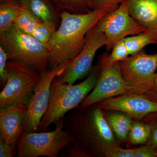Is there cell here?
<instances>
[{
    "label": "cell",
    "mask_w": 157,
    "mask_h": 157,
    "mask_svg": "<svg viewBox=\"0 0 157 157\" xmlns=\"http://www.w3.org/2000/svg\"><path fill=\"white\" fill-rule=\"evenodd\" d=\"M28 106L12 105L0 109V137L16 147L23 132Z\"/></svg>",
    "instance_id": "cell-12"
},
{
    "label": "cell",
    "mask_w": 157,
    "mask_h": 157,
    "mask_svg": "<svg viewBox=\"0 0 157 157\" xmlns=\"http://www.w3.org/2000/svg\"><path fill=\"white\" fill-rule=\"evenodd\" d=\"M112 11L102 9L85 14L62 11L60 25L48 46L52 67L64 63L77 56L84 46L88 33Z\"/></svg>",
    "instance_id": "cell-1"
},
{
    "label": "cell",
    "mask_w": 157,
    "mask_h": 157,
    "mask_svg": "<svg viewBox=\"0 0 157 157\" xmlns=\"http://www.w3.org/2000/svg\"><path fill=\"white\" fill-rule=\"evenodd\" d=\"M60 11L85 14L93 11L90 0H52Z\"/></svg>",
    "instance_id": "cell-20"
},
{
    "label": "cell",
    "mask_w": 157,
    "mask_h": 157,
    "mask_svg": "<svg viewBox=\"0 0 157 157\" xmlns=\"http://www.w3.org/2000/svg\"><path fill=\"white\" fill-rule=\"evenodd\" d=\"M109 124L120 140H124L129 135L132 122L131 118L121 114H113L108 118Z\"/></svg>",
    "instance_id": "cell-18"
},
{
    "label": "cell",
    "mask_w": 157,
    "mask_h": 157,
    "mask_svg": "<svg viewBox=\"0 0 157 157\" xmlns=\"http://www.w3.org/2000/svg\"><path fill=\"white\" fill-rule=\"evenodd\" d=\"M151 134V127L140 123L132 124L129 133L130 141L134 144H141L147 142Z\"/></svg>",
    "instance_id": "cell-22"
},
{
    "label": "cell",
    "mask_w": 157,
    "mask_h": 157,
    "mask_svg": "<svg viewBox=\"0 0 157 157\" xmlns=\"http://www.w3.org/2000/svg\"><path fill=\"white\" fill-rule=\"evenodd\" d=\"M135 149L121 148L114 144H109L104 149V155L108 157H134Z\"/></svg>",
    "instance_id": "cell-24"
},
{
    "label": "cell",
    "mask_w": 157,
    "mask_h": 157,
    "mask_svg": "<svg viewBox=\"0 0 157 157\" xmlns=\"http://www.w3.org/2000/svg\"><path fill=\"white\" fill-rule=\"evenodd\" d=\"M150 144L154 147H157V127L152 134L150 140Z\"/></svg>",
    "instance_id": "cell-29"
},
{
    "label": "cell",
    "mask_w": 157,
    "mask_h": 157,
    "mask_svg": "<svg viewBox=\"0 0 157 157\" xmlns=\"http://www.w3.org/2000/svg\"><path fill=\"white\" fill-rule=\"evenodd\" d=\"M68 62L60 65H54L40 74V81L28 105L23 125L24 132H36L39 130L41 121L48 108L52 81L63 72Z\"/></svg>",
    "instance_id": "cell-7"
},
{
    "label": "cell",
    "mask_w": 157,
    "mask_h": 157,
    "mask_svg": "<svg viewBox=\"0 0 157 157\" xmlns=\"http://www.w3.org/2000/svg\"><path fill=\"white\" fill-rule=\"evenodd\" d=\"M144 94L152 101L157 102V94L156 93L153 92L152 91H150L148 92L147 93Z\"/></svg>",
    "instance_id": "cell-30"
},
{
    "label": "cell",
    "mask_w": 157,
    "mask_h": 157,
    "mask_svg": "<svg viewBox=\"0 0 157 157\" xmlns=\"http://www.w3.org/2000/svg\"><path fill=\"white\" fill-rule=\"evenodd\" d=\"M21 6L32 12L42 21L57 25L60 18L59 10L52 0H19Z\"/></svg>",
    "instance_id": "cell-14"
},
{
    "label": "cell",
    "mask_w": 157,
    "mask_h": 157,
    "mask_svg": "<svg viewBox=\"0 0 157 157\" xmlns=\"http://www.w3.org/2000/svg\"><path fill=\"white\" fill-rule=\"evenodd\" d=\"M156 150H157V149H156Z\"/></svg>",
    "instance_id": "cell-32"
},
{
    "label": "cell",
    "mask_w": 157,
    "mask_h": 157,
    "mask_svg": "<svg viewBox=\"0 0 157 157\" xmlns=\"http://www.w3.org/2000/svg\"><path fill=\"white\" fill-rule=\"evenodd\" d=\"M100 73L98 65L85 80L76 85L60 81L56 76L52 83L48 109L38 130L46 131L52 124L64 117L70 110L78 107L95 86Z\"/></svg>",
    "instance_id": "cell-2"
},
{
    "label": "cell",
    "mask_w": 157,
    "mask_h": 157,
    "mask_svg": "<svg viewBox=\"0 0 157 157\" xmlns=\"http://www.w3.org/2000/svg\"><path fill=\"white\" fill-rule=\"evenodd\" d=\"M8 80L0 94V108L24 104L28 106L41 78L39 72L17 61L7 62Z\"/></svg>",
    "instance_id": "cell-5"
},
{
    "label": "cell",
    "mask_w": 157,
    "mask_h": 157,
    "mask_svg": "<svg viewBox=\"0 0 157 157\" xmlns=\"http://www.w3.org/2000/svg\"><path fill=\"white\" fill-rule=\"evenodd\" d=\"M111 51L110 54H103L100 58V60L106 64L111 65L124 59L129 56L128 51L124 39L117 42Z\"/></svg>",
    "instance_id": "cell-21"
},
{
    "label": "cell",
    "mask_w": 157,
    "mask_h": 157,
    "mask_svg": "<svg viewBox=\"0 0 157 157\" xmlns=\"http://www.w3.org/2000/svg\"><path fill=\"white\" fill-rule=\"evenodd\" d=\"M56 27L52 23L42 21L31 35L48 48L51 39L56 32Z\"/></svg>",
    "instance_id": "cell-23"
},
{
    "label": "cell",
    "mask_w": 157,
    "mask_h": 157,
    "mask_svg": "<svg viewBox=\"0 0 157 157\" xmlns=\"http://www.w3.org/2000/svg\"><path fill=\"white\" fill-rule=\"evenodd\" d=\"M100 76L92 92L79 107H86L117 96L128 94L126 85L121 74L120 62L107 65L99 60Z\"/></svg>",
    "instance_id": "cell-10"
},
{
    "label": "cell",
    "mask_w": 157,
    "mask_h": 157,
    "mask_svg": "<svg viewBox=\"0 0 157 157\" xmlns=\"http://www.w3.org/2000/svg\"><path fill=\"white\" fill-rule=\"evenodd\" d=\"M42 21L32 12L24 8L14 19L13 25L25 33L32 35Z\"/></svg>",
    "instance_id": "cell-19"
},
{
    "label": "cell",
    "mask_w": 157,
    "mask_h": 157,
    "mask_svg": "<svg viewBox=\"0 0 157 157\" xmlns=\"http://www.w3.org/2000/svg\"><path fill=\"white\" fill-rule=\"evenodd\" d=\"M124 0H90L93 10L102 9H110L114 10Z\"/></svg>",
    "instance_id": "cell-25"
},
{
    "label": "cell",
    "mask_w": 157,
    "mask_h": 157,
    "mask_svg": "<svg viewBox=\"0 0 157 157\" xmlns=\"http://www.w3.org/2000/svg\"><path fill=\"white\" fill-rule=\"evenodd\" d=\"M17 154V148L15 146L0 137V157H13Z\"/></svg>",
    "instance_id": "cell-27"
},
{
    "label": "cell",
    "mask_w": 157,
    "mask_h": 157,
    "mask_svg": "<svg viewBox=\"0 0 157 157\" xmlns=\"http://www.w3.org/2000/svg\"><path fill=\"white\" fill-rule=\"evenodd\" d=\"M50 132L23 131L17 144V157H57L62 149L73 143L74 138L64 126L63 118L56 121Z\"/></svg>",
    "instance_id": "cell-4"
},
{
    "label": "cell",
    "mask_w": 157,
    "mask_h": 157,
    "mask_svg": "<svg viewBox=\"0 0 157 157\" xmlns=\"http://www.w3.org/2000/svg\"><path fill=\"white\" fill-rule=\"evenodd\" d=\"M24 9L19 0H0V33L13 25L14 19Z\"/></svg>",
    "instance_id": "cell-15"
},
{
    "label": "cell",
    "mask_w": 157,
    "mask_h": 157,
    "mask_svg": "<svg viewBox=\"0 0 157 157\" xmlns=\"http://www.w3.org/2000/svg\"><path fill=\"white\" fill-rule=\"evenodd\" d=\"M156 149L150 146H144L136 149L134 157H157Z\"/></svg>",
    "instance_id": "cell-28"
},
{
    "label": "cell",
    "mask_w": 157,
    "mask_h": 157,
    "mask_svg": "<svg viewBox=\"0 0 157 157\" xmlns=\"http://www.w3.org/2000/svg\"><path fill=\"white\" fill-rule=\"evenodd\" d=\"M106 45L105 36L96 25L88 33L84 46L78 56L69 61L63 72L57 78L60 81L73 84L90 71L96 53Z\"/></svg>",
    "instance_id": "cell-9"
},
{
    "label": "cell",
    "mask_w": 157,
    "mask_h": 157,
    "mask_svg": "<svg viewBox=\"0 0 157 157\" xmlns=\"http://www.w3.org/2000/svg\"><path fill=\"white\" fill-rule=\"evenodd\" d=\"M151 91L157 94V70L155 77L154 85L153 89Z\"/></svg>",
    "instance_id": "cell-31"
},
{
    "label": "cell",
    "mask_w": 157,
    "mask_h": 157,
    "mask_svg": "<svg viewBox=\"0 0 157 157\" xmlns=\"http://www.w3.org/2000/svg\"><path fill=\"white\" fill-rule=\"evenodd\" d=\"M120 62L121 74L128 94H145L151 90L157 70V53L143 50Z\"/></svg>",
    "instance_id": "cell-6"
},
{
    "label": "cell",
    "mask_w": 157,
    "mask_h": 157,
    "mask_svg": "<svg viewBox=\"0 0 157 157\" xmlns=\"http://www.w3.org/2000/svg\"><path fill=\"white\" fill-rule=\"evenodd\" d=\"M124 39L129 55H132L143 50L147 45L157 44V34L151 31H145Z\"/></svg>",
    "instance_id": "cell-16"
},
{
    "label": "cell",
    "mask_w": 157,
    "mask_h": 157,
    "mask_svg": "<svg viewBox=\"0 0 157 157\" xmlns=\"http://www.w3.org/2000/svg\"><path fill=\"white\" fill-rule=\"evenodd\" d=\"M130 14L145 31L157 34V0H128Z\"/></svg>",
    "instance_id": "cell-13"
},
{
    "label": "cell",
    "mask_w": 157,
    "mask_h": 157,
    "mask_svg": "<svg viewBox=\"0 0 157 157\" xmlns=\"http://www.w3.org/2000/svg\"><path fill=\"white\" fill-rule=\"evenodd\" d=\"M97 26L106 39V50L109 51L121 39L145 31L132 17L128 0H124L117 9L106 14Z\"/></svg>",
    "instance_id": "cell-8"
},
{
    "label": "cell",
    "mask_w": 157,
    "mask_h": 157,
    "mask_svg": "<svg viewBox=\"0 0 157 157\" xmlns=\"http://www.w3.org/2000/svg\"><path fill=\"white\" fill-rule=\"evenodd\" d=\"M9 56L6 50L1 46L0 47V78L1 83L6 84L8 80V74L7 72V62Z\"/></svg>",
    "instance_id": "cell-26"
},
{
    "label": "cell",
    "mask_w": 157,
    "mask_h": 157,
    "mask_svg": "<svg viewBox=\"0 0 157 157\" xmlns=\"http://www.w3.org/2000/svg\"><path fill=\"white\" fill-rule=\"evenodd\" d=\"M96 107L102 110L121 111L138 119L157 113V102L144 94H124L101 101Z\"/></svg>",
    "instance_id": "cell-11"
},
{
    "label": "cell",
    "mask_w": 157,
    "mask_h": 157,
    "mask_svg": "<svg viewBox=\"0 0 157 157\" xmlns=\"http://www.w3.org/2000/svg\"><path fill=\"white\" fill-rule=\"evenodd\" d=\"M92 118L101 142L114 144L115 139L110 127L104 117L102 109L97 107L91 109Z\"/></svg>",
    "instance_id": "cell-17"
},
{
    "label": "cell",
    "mask_w": 157,
    "mask_h": 157,
    "mask_svg": "<svg viewBox=\"0 0 157 157\" xmlns=\"http://www.w3.org/2000/svg\"><path fill=\"white\" fill-rule=\"evenodd\" d=\"M0 44L10 60L23 63L40 74L47 70L50 59L48 48L32 35L20 30L13 25L0 33Z\"/></svg>",
    "instance_id": "cell-3"
}]
</instances>
